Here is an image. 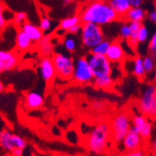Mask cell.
<instances>
[{
    "mask_svg": "<svg viewBox=\"0 0 156 156\" xmlns=\"http://www.w3.org/2000/svg\"><path fill=\"white\" fill-rule=\"evenodd\" d=\"M80 22L92 23L97 25H107L119 20V17L108 1L95 0L89 3L81 10L80 14Z\"/></svg>",
    "mask_w": 156,
    "mask_h": 156,
    "instance_id": "obj_1",
    "label": "cell"
},
{
    "mask_svg": "<svg viewBox=\"0 0 156 156\" xmlns=\"http://www.w3.org/2000/svg\"><path fill=\"white\" fill-rule=\"evenodd\" d=\"M86 58L94 75L93 83L94 86L102 90L111 89L114 84V80L111 77L112 63L105 55L90 53Z\"/></svg>",
    "mask_w": 156,
    "mask_h": 156,
    "instance_id": "obj_2",
    "label": "cell"
},
{
    "mask_svg": "<svg viewBox=\"0 0 156 156\" xmlns=\"http://www.w3.org/2000/svg\"><path fill=\"white\" fill-rule=\"evenodd\" d=\"M110 138V127L108 122H100L91 130L86 145L88 150L94 154H102L106 151Z\"/></svg>",
    "mask_w": 156,
    "mask_h": 156,
    "instance_id": "obj_3",
    "label": "cell"
},
{
    "mask_svg": "<svg viewBox=\"0 0 156 156\" xmlns=\"http://www.w3.org/2000/svg\"><path fill=\"white\" fill-rule=\"evenodd\" d=\"M138 108L148 117H154L156 113V87L154 83H148L141 92Z\"/></svg>",
    "mask_w": 156,
    "mask_h": 156,
    "instance_id": "obj_4",
    "label": "cell"
},
{
    "mask_svg": "<svg viewBox=\"0 0 156 156\" xmlns=\"http://www.w3.org/2000/svg\"><path fill=\"white\" fill-rule=\"evenodd\" d=\"M51 60L54 66L56 77L63 80L72 79L75 60L71 56L61 52H56L51 56Z\"/></svg>",
    "mask_w": 156,
    "mask_h": 156,
    "instance_id": "obj_5",
    "label": "cell"
},
{
    "mask_svg": "<svg viewBox=\"0 0 156 156\" xmlns=\"http://www.w3.org/2000/svg\"><path fill=\"white\" fill-rule=\"evenodd\" d=\"M80 35L82 45L88 50L94 48L105 38L102 26L92 23H84L81 24Z\"/></svg>",
    "mask_w": 156,
    "mask_h": 156,
    "instance_id": "obj_6",
    "label": "cell"
},
{
    "mask_svg": "<svg viewBox=\"0 0 156 156\" xmlns=\"http://www.w3.org/2000/svg\"><path fill=\"white\" fill-rule=\"evenodd\" d=\"M110 127V136L116 143L122 141L131 127V119L125 112H120L113 117Z\"/></svg>",
    "mask_w": 156,
    "mask_h": 156,
    "instance_id": "obj_7",
    "label": "cell"
},
{
    "mask_svg": "<svg viewBox=\"0 0 156 156\" xmlns=\"http://www.w3.org/2000/svg\"><path fill=\"white\" fill-rule=\"evenodd\" d=\"M72 79L79 84H89L93 82L94 75L86 57L81 56L76 59L74 63Z\"/></svg>",
    "mask_w": 156,
    "mask_h": 156,
    "instance_id": "obj_8",
    "label": "cell"
},
{
    "mask_svg": "<svg viewBox=\"0 0 156 156\" xmlns=\"http://www.w3.org/2000/svg\"><path fill=\"white\" fill-rule=\"evenodd\" d=\"M122 145L127 151H135L139 150L141 144H142V138H141L138 131L136 127L131 125L128 133L122 139Z\"/></svg>",
    "mask_w": 156,
    "mask_h": 156,
    "instance_id": "obj_9",
    "label": "cell"
},
{
    "mask_svg": "<svg viewBox=\"0 0 156 156\" xmlns=\"http://www.w3.org/2000/svg\"><path fill=\"white\" fill-rule=\"evenodd\" d=\"M40 77L45 82H51L56 78L54 66L51 56H43L38 65Z\"/></svg>",
    "mask_w": 156,
    "mask_h": 156,
    "instance_id": "obj_10",
    "label": "cell"
},
{
    "mask_svg": "<svg viewBox=\"0 0 156 156\" xmlns=\"http://www.w3.org/2000/svg\"><path fill=\"white\" fill-rule=\"evenodd\" d=\"M105 56L112 64H121L123 62L125 59V51L121 42L118 40L110 42Z\"/></svg>",
    "mask_w": 156,
    "mask_h": 156,
    "instance_id": "obj_11",
    "label": "cell"
},
{
    "mask_svg": "<svg viewBox=\"0 0 156 156\" xmlns=\"http://www.w3.org/2000/svg\"><path fill=\"white\" fill-rule=\"evenodd\" d=\"M0 62L2 71H9L19 64V56L11 51H0Z\"/></svg>",
    "mask_w": 156,
    "mask_h": 156,
    "instance_id": "obj_12",
    "label": "cell"
},
{
    "mask_svg": "<svg viewBox=\"0 0 156 156\" xmlns=\"http://www.w3.org/2000/svg\"><path fill=\"white\" fill-rule=\"evenodd\" d=\"M44 104V97L37 92H30L25 95L24 106L28 109L40 108Z\"/></svg>",
    "mask_w": 156,
    "mask_h": 156,
    "instance_id": "obj_13",
    "label": "cell"
},
{
    "mask_svg": "<svg viewBox=\"0 0 156 156\" xmlns=\"http://www.w3.org/2000/svg\"><path fill=\"white\" fill-rule=\"evenodd\" d=\"M21 29L29 37L33 42H38L44 36V33L40 30V28L37 25H35L27 21L21 25Z\"/></svg>",
    "mask_w": 156,
    "mask_h": 156,
    "instance_id": "obj_14",
    "label": "cell"
},
{
    "mask_svg": "<svg viewBox=\"0 0 156 156\" xmlns=\"http://www.w3.org/2000/svg\"><path fill=\"white\" fill-rule=\"evenodd\" d=\"M15 43H16L17 51L19 52H24V51H29L33 47L34 42L22 29H19L18 32L16 33Z\"/></svg>",
    "mask_w": 156,
    "mask_h": 156,
    "instance_id": "obj_15",
    "label": "cell"
},
{
    "mask_svg": "<svg viewBox=\"0 0 156 156\" xmlns=\"http://www.w3.org/2000/svg\"><path fill=\"white\" fill-rule=\"evenodd\" d=\"M147 13L144 9L141 7H131L129 10L124 15L125 19L128 22H137L143 23L146 19Z\"/></svg>",
    "mask_w": 156,
    "mask_h": 156,
    "instance_id": "obj_16",
    "label": "cell"
},
{
    "mask_svg": "<svg viewBox=\"0 0 156 156\" xmlns=\"http://www.w3.org/2000/svg\"><path fill=\"white\" fill-rule=\"evenodd\" d=\"M108 4L116 12L119 19L124 17L126 12L131 8L128 0H108Z\"/></svg>",
    "mask_w": 156,
    "mask_h": 156,
    "instance_id": "obj_17",
    "label": "cell"
},
{
    "mask_svg": "<svg viewBox=\"0 0 156 156\" xmlns=\"http://www.w3.org/2000/svg\"><path fill=\"white\" fill-rule=\"evenodd\" d=\"M132 73L139 80H144L146 76V72L142 64V57L141 56H136L132 61Z\"/></svg>",
    "mask_w": 156,
    "mask_h": 156,
    "instance_id": "obj_18",
    "label": "cell"
},
{
    "mask_svg": "<svg viewBox=\"0 0 156 156\" xmlns=\"http://www.w3.org/2000/svg\"><path fill=\"white\" fill-rule=\"evenodd\" d=\"M39 52L42 56H50L53 52V45L51 41L50 36H43L38 42Z\"/></svg>",
    "mask_w": 156,
    "mask_h": 156,
    "instance_id": "obj_19",
    "label": "cell"
},
{
    "mask_svg": "<svg viewBox=\"0 0 156 156\" xmlns=\"http://www.w3.org/2000/svg\"><path fill=\"white\" fill-rule=\"evenodd\" d=\"M129 28H130V36L129 38L127 39V42L129 43V45L132 48H136L137 46V32L140 25L142 24V23H137V22H129Z\"/></svg>",
    "mask_w": 156,
    "mask_h": 156,
    "instance_id": "obj_20",
    "label": "cell"
},
{
    "mask_svg": "<svg viewBox=\"0 0 156 156\" xmlns=\"http://www.w3.org/2000/svg\"><path fill=\"white\" fill-rule=\"evenodd\" d=\"M11 136L12 134L8 130H3L0 132V146L9 151H11L14 149Z\"/></svg>",
    "mask_w": 156,
    "mask_h": 156,
    "instance_id": "obj_21",
    "label": "cell"
},
{
    "mask_svg": "<svg viewBox=\"0 0 156 156\" xmlns=\"http://www.w3.org/2000/svg\"><path fill=\"white\" fill-rule=\"evenodd\" d=\"M80 23H81L80 15H72L70 17L63 19L59 23V28L62 31H67L70 27H72L73 25Z\"/></svg>",
    "mask_w": 156,
    "mask_h": 156,
    "instance_id": "obj_22",
    "label": "cell"
},
{
    "mask_svg": "<svg viewBox=\"0 0 156 156\" xmlns=\"http://www.w3.org/2000/svg\"><path fill=\"white\" fill-rule=\"evenodd\" d=\"M109 44H110V41L104 38L103 40H101L100 42H99L97 45H95L94 48H92L90 50L91 53L97 54V55H106L107 51L109 47Z\"/></svg>",
    "mask_w": 156,
    "mask_h": 156,
    "instance_id": "obj_23",
    "label": "cell"
},
{
    "mask_svg": "<svg viewBox=\"0 0 156 156\" xmlns=\"http://www.w3.org/2000/svg\"><path fill=\"white\" fill-rule=\"evenodd\" d=\"M142 64L146 74H151L154 71L155 68V58L153 56L150 55H145L142 57Z\"/></svg>",
    "mask_w": 156,
    "mask_h": 156,
    "instance_id": "obj_24",
    "label": "cell"
},
{
    "mask_svg": "<svg viewBox=\"0 0 156 156\" xmlns=\"http://www.w3.org/2000/svg\"><path fill=\"white\" fill-rule=\"evenodd\" d=\"M152 132V122L147 120V122L138 129V133L142 139H149Z\"/></svg>",
    "mask_w": 156,
    "mask_h": 156,
    "instance_id": "obj_25",
    "label": "cell"
},
{
    "mask_svg": "<svg viewBox=\"0 0 156 156\" xmlns=\"http://www.w3.org/2000/svg\"><path fill=\"white\" fill-rule=\"evenodd\" d=\"M149 36H150L149 29L142 23V24L140 25L138 32H137V37H136L137 43H145V42H147L149 40Z\"/></svg>",
    "mask_w": 156,
    "mask_h": 156,
    "instance_id": "obj_26",
    "label": "cell"
},
{
    "mask_svg": "<svg viewBox=\"0 0 156 156\" xmlns=\"http://www.w3.org/2000/svg\"><path fill=\"white\" fill-rule=\"evenodd\" d=\"M64 47L68 52H74L77 49V41L73 37H66L64 39Z\"/></svg>",
    "mask_w": 156,
    "mask_h": 156,
    "instance_id": "obj_27",
    "label": "cell"
},
{
    "mask_svg": "<svg viewBox=\"0 0 156 156\" xmlns=\"http://www.w3.org/2000/svg\"><path fill=\"white\" fill-rule=\"evenodd\" d=\"M27 21V14L24 11H18L16 13H14L12 22L17 24V25H22Z\"/></svg>",
    "mask_w": 156,
    "mask_h": 156,
    "instance_id": "obj_28",
    "label": "cell"
},
{
    "mask_svg": "<svg viewBox=\"0 0 156 156\" xmlns=\"http://www.w3.org/2000/svg\"><path fill=\"white\" fill-rule=\"evenodd\" d=\"M147 120L148 119L145 115H136L131 120V125L136 127V130L138 131V129L147 122Z\"/></svg>",
    "mask_w": 156,
    "mask_h": 156,
    "instance_id": "obj_29",
    "label": "cell"
},
{
    "mask_svg": "<svg viewBox=\"0 0 156 156\" xmlns=\"http://www.w3.org/2000/svg\"><path fill=\"white\" fill-rule=\"evenodd\" d=\"M38 27L40 28V30L45 33V32H48L51 30V21L48 18V17H43L40 19V22H39V25Z\"/></svg>",
    "mask_w": 156,
    "mask_h": 156,
    "instance_id": "obj_30",
    "label": "cell"
},
{
    "mask_svg": "<svg viewBox=\"0 0 156 156\" xmlns=\"http://www.w3.org/2000/svg\"><path fill=\"white\" fill-rule=\"evenodd\" d=\"M148 51H149L150 54L155 58V55H156V33L155 32L152 34L151 37L149 39Z\"/></svg>",
    "mask_w": 156,
    "mask_h": 156,
    "instance_id": "obj_31",
    "label": "cell"
},
{
    "mask_svg": "<svg viewBox=\"0 0 156 156\" xmlns=\"http://www.w3.org/2000/svg\"><path fill=\"white\" fill-rule=\"evenodd\" d=\"M11 138H12V143H13L14 148H20V149H23V150L26 147L25 140L23 138H22L21 136L12 134Z\"/></svg>",
    "mask_w": 156,
    "mask_h": 156,
    "instance_id": "obj_32",
    "label": "cell"
},
{
    "mask_svg": "<svg viewBox=\"0 0 156 156\" xmlns=\"http://www.w3.org/2000/svg\"><path fill=\"white\" fill-rule=\"evenodd\" d=\"M120 36L122 39L124 40H127L129 38V36H130V28H129V24L128 23H122L120 27Z\"/></svg>",
    "mask_w": 156,
    "mask_h": 156,
    "instance_id": "obj_33",
    "label": "cell"
},
{
    "mask_svg": "<svg viewBox=\"0 0 156 156\" xmlns=\"http://www.w3.org/2000/svg\"><path fill=\"white\" fill-rule=\"evenodd\" d=\"M5 5L3 4V2L0 1V32L3 31L7 24H8V22L6 21L5 19V16H4V9H5Z\"/></svg>",
    "mask_w": 156,
    "mask_h": 156,
    "instance_id": "obj_34",
    "label": "cell"
},
{
    "mask_svg": "<svg viewBox=\"0 0 156 156\" xmlns=\"http://www.w3.org/2000/svg\"><path fill=\"white\" fill-rule=\"evenodd\" d=\"M81 23H77V24H75V25H73L72 27H70L69 29L66 31V32H68V34H70V35H78L79 33H80V29H81Z\"/></svg>",
    "mask_w": 156,
    "mask_h": 156,
    "instance_id": "obj_35",
    "label": "cell"
},
{
    "mask_svg": "<svg viewBox=\"0 0 156 156\" xmlns=\"http://www.w3.org/2000/svg\"><path fill=\"white\" fill-rule=\"evenodd\" d=\"M146 17L148 18V20H149L151 23H156V10H155V9L151 10V11L147 14V15H146Z\"/></svg>",
    "mask_w": 156,
    "mask_h": 156,
    "instance_id": "obj_36",
    "label": "cell"
},
{
    "mask_svg": "<svg viewBox=\"0 0 156 156\" xmlns=\"http://www.w3.org/2000/svg\"><path fill=\"white\" fill-rule=\"evenodd\" d=\"M23 150L20 148H14L11 151V154L13 156H23Z\"/></svg>",
    "mask_w": 156,
    "mask_h": 156,
    "instance_id": "obj_37",
    "label": "cell"
},
{
    "mask_svg": "<svg viewBox=\"0 0 156 156\" xmlns=\"http://www.w3.org/2000/svg\"><path fill=\"white\" fill-rule=\"evenodd\" d=\"M131 7H141L143 0H128Z\"/></svg>",
    "mask_w": 156,
    "mask_h": 156,
    "instance_id": "obj_38",
    "label": "cell"
},
{
    "mask_svg": "<svg viewBox=\"0 0 156 156\" xmlns=\"http://www.w3.org/2000/svg\"><path fill=\"white\" fill-rule=\"evenodd\" d=\"M124 156H143V153H142V151H140L139 150H137V151H130L129 153H127Z\"/></svg>",
    "mask_w": 156,
    "mask_h": 156,
    "instance_id": "obj_39",
    "label": "cell"
},
{
    "mask_svg": "<svg viewBox=\"0 0 156 156\" xmlns=\"http://www.w3.org/2000/svg\"><path fill=\"white\" fill-rule=\"evenodd\" d=\"M93 106L96 109H101V108H104V103H102V102H94L93 104Z\"/></svg>",
    "mask_w": 156,
    "mask_h": 156,
    "instance_id": "obj_40",
    "label": "cell"
},
{
    "mask_svg": "<svg viewBox=\"0 0 156 156\" xmlns=\"http://www.w3.org/2000/svg\"><path fill=\"white\" fill-rule=\"evenodd\" d=\"M4 88H5V87H4V83H3L1 80H0V94H1V93L4 91Z\"/></svg>",
    "mask_w": 156,
    "mask_h": 156,
    "instance_id": "obj_41",
    "label": "cell"
},
{
    "mask_svg": "<svg viewBox=\"0 0 156 156\" xmlns=\"http://www.w3.org/2000/svg\"><path fill=\"white\" fill-rule=\"evenodd\" d=\"M74 1V0H63V2L65 5H68V4H71L72 2Z\"/></svg>",
    "mask_w": 156,
    "mask_h": 156,
    "instance_id": "obj_42",
    "label": "cell"
},
{
    "mask_svg": "<svg viewBox=\"0 0 156 156\" xmlns=\"http://www.w3.org/2000/svg\"><path fill=\"white\" fill-rule=\"evenodd\" d=\"M155 145H156V143H155V141L153 142V150H155Z\"/></svg>",
    "mask_w": 156,
    "mask_h": 156,
    "instance_id": "obj_43",
    "label": "cell"
},
{
    "mask_svg": "<svg viewBox=\"0 0 156 156\" xmlns=\"http://www.w3.org/2000/svg\"><path fill=\"white\" fill-rule=\"evenodd\" d=\"M0 69L2 70V67H1V62H0Z\"/></svg>",
    "mask_w": 156,
    "mask_h": 156,
    "instance_id": "obj_44",
    "label": "cell"
},
{
    "mask_svg": "<svg viewBox=\"0 0 156 156\" xmlns=\"http://www.w3.org/2000/svg\"><path fill=\"white\" fill-rule=\"evenodd\" d=\"M6 156H13L12 154H8V155H6Z\"/></svg>",
    "mask_w": 156,
    "mask_h": 156,
    "instance_id": "obj_45",
    "label": "cell"
},
{
    "mask_svg": "<svg viewBox=\"0 0 156 156\" xmlns=\"http://www.w3.org/2000/svg\"><path fill=\"white\" fill-rule=\"evenodd\" d=\"M1 72H2V70H1V69H0V73H1Z\"/></svg>",
    "mask_w": 156,
    "mask_h": 156,
    "instance_id": "obj_46",
    "label": "cell"
}]
</instances>
